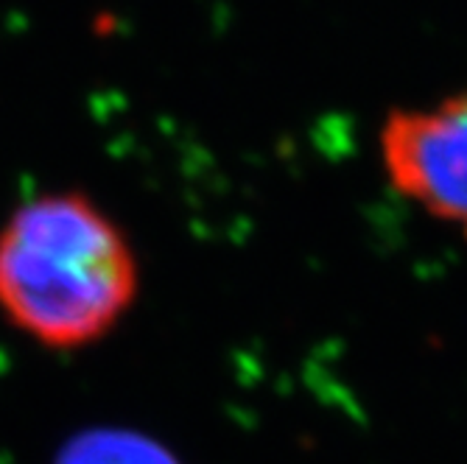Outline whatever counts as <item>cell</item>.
<instances>
[{"mask_svg":"<svg viewBox=\"0 0 467 464\" xmlns=\"http://www.w3.org/2000/svg\"><path fill=\"white\" fill-rule=\"evenodd\" d=\"M138 269L109 219L81 196H46L0 232V308L34 339L78 347L132 305Z\"/></svg>","mask_w":467,"mask_h":464,"instance_id":"obj_1","label":"cell"},{"mask_svg":"<svg viewBox=\"0 0 467 464\" xmlns=\"http://www.w3.org/2000/svg\"><path fill=\"white\" fill-rule=\"evenodd\" d=\"M380 149L389 182L467 238V93L389 115Z\"/></svg>","mask_w":467,"mask_h":464,"instance_id":"obj_2","label":"cell"},{"mask_svg":"<svg viewBox=\"0 0 467 464\" xmlns=\"http://www.w3.org/2000/svg\"><path fill=\"white\" fill-rule=\"evenodd\" d=\"M59 464H177V461L143 437L123 434V431H96L70 442Z\"/></svg>","mask_w":467,"mask_h":464,"instance_id":"obj_3","label":"cell"}]
</instances>
